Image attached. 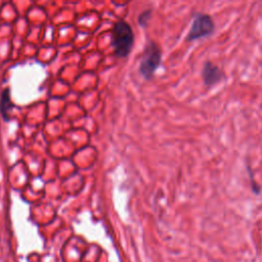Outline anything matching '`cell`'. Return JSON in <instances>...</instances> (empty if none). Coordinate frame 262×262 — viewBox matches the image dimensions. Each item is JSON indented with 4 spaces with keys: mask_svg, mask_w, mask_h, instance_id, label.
Masks as SVG:
<instances>
[{
    "mask_svg": "<svg viewBox=\"0 0 262 262\" xmlns=\"http://www.w3.org/2000/svg\"><path fill=\"white\" fill-rule=\"evenodd\" d=\"M225 78V75L223 71L213 64L210 61H207L203 66L202 69V79L204 84H205L207 87L214 86L221 82Z\"/></svg>",
    "mask_w": 262,
    "mask_h": 262,
    "instance_id": "obj_4",
    "label": "cell"
},
{
    "mask_svg": "<svg viewBox=\"0 0 262 262\" xmlns=\"http://www.w3.org/2000/svg\"><path fill=\"white\" fill-rule=\"evenodd\" d=\"M162 61V50L159 47L157 43L150 41L144 47L140 64L139 73L143 78L151 80L154 77L155 72L161 65Z\"/></svg>",
    "mask_w": 262,
    "mask_h": 262,
    "instance_id": "obj_2",
    "label": "cell"
},
{
    "mask_svg": "<svg viewBox=\"0 0 262 262\" xmlns=\"http://www.w3.org/2000/svg\"><path fill=\"white\" fill-rule=\"evenodd\" d=\"M214 30L215 25L210 14L198 13L194 17L191 30L188 31L186 40L194 41L204 37H208L213 34Z\"/></svg>",
    "mask_w": 262,
    "mask_h": 262,
    "instance_id": "obj_3",
    "label": "cell"
},
{
    "mask_svg": "<svg viewBox=\"0 0 262 262\" xmlns=\"http://www.w3.org/2000/svg\"><path fill=\"white\" fill-rule=\"evenodd\" d=\"M134 34L132 29L123 20H118L112 31V45L119 57H126L133 47Z\"/></svg>",
    "mask_w": 262,
    "mask_h": 262,
    "instance_id": "obj_1",
    "label": "cell"
},
{
    "mask_svg": "<svg viewBox=\"0 0 262 262\" xmlns=\"http://www.w3.org/2000/svg\"><path fill=\"white\" fill-rule=\"evenodd\" d=\"M248 171H249V176H250V182H251V187H252V192L255 195H259L261 193V186L256 182V180L253 177V172L251 171V169L248 167Z\"/></svg>",
    "mask_w": 262,
    "mask_h": 262,
    "instance_id": "obj_7",
    "label": "cell"
},
{
    "mask_svg": "<svg viewBox=\"0 0 262 262\" xmlns=\"http://www.w3.org/2000/svg\"><path fill=\"white\" fill-rule=\"evenodd\" d=\"M13 108V104L10 99V91L9 88H5L2 93L1 97H0V113H1V116L3 120L9 121L10 120V111Z\"/></svg>",
    "mask_w": 262,
    "mask_h": 262,
    "instance_id": "obj_5",
    "label": "cell"
},
{
    "mask_svg": "<svg viewBox=\"0 0 262 262\" xmlns=\"http://www.w3.org/2000/svg\"><path fill=\"white\" fill-rule=\"evenodd\" d=\"M151 18H152V10L151 9L144 10L143 12H141L139 14V17H138V24L141 27H145V26L148 25V23L151 20Z\"/></svg>",
    "mask_w": 262,
    "mask_h": 262,
    "instance_id": "obj_6",
    "label": "cell"
}]
</instances>
